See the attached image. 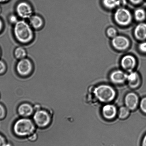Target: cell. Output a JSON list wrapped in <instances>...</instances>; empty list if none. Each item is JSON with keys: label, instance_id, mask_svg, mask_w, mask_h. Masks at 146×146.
I'll list each match as a JSON object with an SVG mask.
<instances>
[{"label": "cell", "instance_id": "6da1fadb", "mask_svg": "<svg viewBox=\"0 0 146 146\" xmlns=\"http://www.w3.org/2000/svg\"><path fill=\"white\" fill-rule=\"evenodd\" d=\"M37 127L33 121L28 117H21L15 120L12 131L15 136L21 138L28 137L36 131Z\"/></svg>", "mask_w": 146, "mask_h": 146}, {"label": "cell", "instance_id": "7a4b0ae2", "mask_svg": "<svg viewBox=\"0 0 146 146\" xmlns=\"http://www.w3.org/2000/svg\"><path fill=\"white\" fill-rule=\"evenodd\" d=\"M13 33L17 40L21 43H29L33 39V29L24 20L18 21L14 25Z\"/></svg>", "mask_w": 146, "mask_h": 146}, {"label": "cell", "instance_id": "3957f363", "mask_svg": "<svg viewBox=\"0 0 146 146\" xmlns=\"http://www.w3.org/2000/svg\"><path fill=\"white\" fill-rule=\"evenodd\" d=\"M94 93L96 98L103 103L113 101L116 96L114 89L107 85H102L97 86L95 89Z\"/></svg>", "mask_w": 146, "mask_h": 146}, {"label": "cell", "instance_id": "277c9868", "mask_svg": "<svg viewBox=\"0 0 146 146\" xmlns=\"http://www.w3.org/2000/svg\"><path fill=\"white\" fill-rule=\"evenodd\" d=\"M33 118L37 127L46 128L52 122V115L48 110L42 108L35 112Z\"/></svg>", "mask_w": 146, "mask_h": 146}, {"label": "cell", "instance_id": "5b68a950", "mask_svg": "<svg viewBox=\"0 0 146 146\" xmlns=\"http://www.w3.org/2000/svg\"><path fill=\"white\" fill-rule=\"evenodd\" d=\"M16 70L20 77H28L33 70V65L29 59L25 58L19 60L17 63Z\"/></svg>", "mask_w": 146, "mask_h": 146}, {"label": "cell", "instance_id": "8992f818", "mask_svg": "<svg viewBox=\"0 0 146 146\" xmlns=\"http://www.w3.org/2000/svg\"><path fill=\"white\" fill-rule=\"evenodd\" d=\"M115 21L119 25L126 26L132 21V15L130 11L123 7L117 9L114 14Z\"/></svg>", "mask_w": 146, "mask_h": 146}, {"label": "cell", "instance_id": "52a82bcc", "mask_svg": "<svg viewBox=\"0 0 146 146\" xmlns=\"http://www.w3.org/2000/svg\"><path fill=\"white\" fill-rule=\"evenodd\" d=\"M17 16L23 19H29L33 15L32 6L28 3L23 2L18 4L16 7Z\"/></svg>", "mask_w": 146, "mask_h": 146}, {"label": "cell", "instance_id": "ba28073f", "mask_svg": "<svg viewBox=\"0 0 146 146\" xmlns=\"http://www.w3.org/2000/svg\"><path fill=\"white\" fill-rule=\"evenodd\" d=\"M17 111L20 117L28 118L33 115L35 111L32 104L25 102L21 103L18 106Z\"/></svg>", "mask_w": 146, "mask_h": 146}, {"label": "cell", "instance_id": "9c48e42d", "mask_svg": "<svg viewBox=\"0 0 146 146\" xmlns=\"http://www.w3.org/2000/svg\"><path fill=\"white\" fill-rule=\"evenodd\" d=\"M111 44L114 48L117 50H124L129 47L130 42L126 37L122 35H117L113 38Z\"/></svg>", "mask_w": 146, "mask_h": 146}, {"label": "cell", "instance_id": "30bf717a", "mask_svg": "<svg viewBox=\"0 0 146 146\" xmlns=\"http://www.w3.org/2000/svg\"><path fill=\"white\" fill-rule=\"evenodd\" d=\"M136 64L135 58L130 55L123 56L121 60V67L124 70L129 72H132Z\"/></svg>", "mask_w": 146, "mask_h": 146}, {"label": "cell", "instance_id": "8fae6325", "mask_svg": "<svg viewBox=\"0 0 146 146\" xmlns=\"http://www.w3.org/2000/svg\"><path fill=\"white\" fill-rule=\"evenodd\" d=\"M139 102L138 96L135 93H130L126 95L125 98V103L130 110H135Z\"/></svg>", "mask_w": 146, "mask_h": 146}, {"label": "cell", "instance_id": "7c38bea8", "mask_svg": "<svg viewBox=\"0 0 146 146\" xmlns=\"http://www.w3.org/2000/svg\"><path fill=\"white\" fill-rule=\"evenodd\" d=\"M127 75L121 70H116L112 72L110 78L111 81L115 84H122L127 80Z\"/></svg>", "mask_w": 146, "mask_h": 146}, {"label": "cell", "instance_id": "4fadbf2b", "mask_svg": "<svg viewBox=\"0 0 146 146\" xmlns=\"http://www.w3.org/2000/svg\"><path fill=\"white\" fill-rule=\"evenodd\" d=\"M103 115L107 119H112L115 117L117 114V110L113 105L107 104L104 106L102 110Z\"/></svg>", "mask_w": 146, "mask_h": 146}, {"label": "cell", "instance_id": "5bb4252c", "mask_svg": "<svg viewBox=\"0 0 146 146\" xmlns=\"http://www.w3.org/2000/svg\"><path fill=\"white\" fill-rule=\"evenodd\" d=\"M135 36L139 40L146 39V24L141 23L138 24L134 29Z\"/></svg>", "mask_w": 146, "mask_h": 146}, {"label": "cell", "instance_id": "9a60e30c", "mask_svg": "<svg viewBox=\"0 0 146 146\" xmlns=\"http://www.w3.org/2000/svg\"><path fill=\"white\" fill-rule=\"evenodd\" d=\"M29 20V25L33 29H39L43 26V19L39 15H33Z\"/></svg>", "mask_w": 146, "mask_h": 146}, {"label": "cell", "instance_id": "2e32d148", "mask_svg": "<svg viewBox=\"0 0 146 146\" xmlns=\"http://www.w3.org/2000/svg\"><path fill=\"white\" fill-rule=\"evenodd\" d=\"M127 80H128L129 86L132 88H135L139 86L140 80L139 76L135 72H130L127 75Z\"/></svg>", "mask_w": 146, "mask_h": 146}, {"label": "cell", "instance_id": "e0dca14e", "mask_svg": "<svg viewBox=\"0 0 146 146\" xmlns=\"http://www.w3.org/2000/svg\"><path fill=\"white\" fill-rule=\"evenodd\" d=\"M15 57L18 60H21L26 58L27 52L23 47L19 46L15 48L14 51Z\"/></svg>", "mask_w": 146, "mask_h": 146}, {"label": "cell", "instance_id": "ac0fdd59", "mask_svg": "<svg viewBox=\"0 0 146 146\" xmlns=\"http://www.w3.org/2000/svg\"><path fill=\"white\" fill-rule=\"evenodd\" d=\"M134 17L135 19L139 22H141L144 20L146 18V13L144 9L141 8H138L135 11Z\"/></svg>", "mask_w": 146, "mask_h": 146}, {"label": "cell", "instance_id": "d6986e66", "mask_svg": "<svg viewBox=\"0 0 146 146\" xmlns=\"http://www.w3.org/2000/svg\"><path fill=\"white\" fill-rule=\"evenodd\" d=\"M103 4L106 7L109 9H112L119 6V0H103Z\"/></svg>", "mask_w": 146, "mask_h": 146}, {"label": "cell", "instance_id": "ffe728a7", "mask_svg": "<svg viewBox=\"0 0 146 146\" xmlns=\"http://www.w3.org/2000/svg\"><path fill=\"white\" fill-rule=\"evenodd\" d=\"M130 114V110L127 107L120 108L118 112L119 118L124 119L127 118Z\"/></svg>", "mask_w": 146, "mask_h": 146}, {"label": "cell", "instance_id": "44dd1931", "mask_svg": "<svg viewBox=\"0 0 146 146\" xmlns=\"http://www.w3.org/2000/svg\"><path fill=\"white\" fill-rule=\"evenodd\" d=\"M107 33L108 35L110 38H114L117 35V31L114 28H109L107 29Z\"/></svg>", "mask_w": 146, "mask_h": 146}, {"label": "cell", "instance_id": "7402d4cb", "mask_svg": "<svg viewBox=\"0 0 146 146\" xmlns=\"http://www.w3.org/2000/svg\"><path fill=\"white\" fill-rule=\"evenodd\" d=\"M18 16L17 15H12L10 16L9 17V21L11 23L15 25L19 21Z\"/></svg>", "mask_w": 146, "mask_h": 146}, {"label": "cell", "instance_id": "603a6c76", "mask_svg": "<svg viewBox=\"0 0 146 146\" xmlns=\"http://www.w3.org/2000/svg\"><path fill=\"white\" fill-rule=\"evenodd\" d=\"M140 107L142 111L146 113V97L141 100L140 103Z\"/></svg>", "mask_w": 146, "mask_h": 146}, {"label": "cell", "instance_id": "cb8c5ba5", "mask_svg": "<svg viewBox=\"0 0 146 146\" xmlns=\"http://www.w3.org/2000/svg\"><path fill=\"white\" fill-rule=\"evenodd\" d=\"M139 49L140 51L146 53V42H141L139 45Z\"/></svg>", "mask_w": 146, "mask_h": 146}, {"label": "cell", "instance_id": "d4e9b609", "mask_svg": "<svg viewBox=\"0 0 146 146\" xmlns=\"http://www.w3.org/2000/svg\"><path fill=\"white\" fill-rule=\"evenodd\" d=\"M5 108L2 105L0 104V119L5 117Z\"/></svg>", "mask_w": 146, "mask_h": 146}, {"label": "cell", "instance_id": "484cf974", "mask_svg": "<svg viewBox=\"0 0 146 146\" xmlns=\"http://www.w3.org/2000/svg\"><path fill=\"white\" fill-rule=\"evenodd\" d=\"M6 69V66L5 63L0 61V74L2 73L5 72Z\"/></svg>", "mask_w": 146, "mask_h": 146}, {"label": "cell", "instance_id": "4316f807", "mask_svg": "<svg viewBox=\"0 0 146 146\" xmlns=\"http://www.w3.org/2000/svg\"><path fill=\"white\" fill-rule=\"evenodd\" d=\"M7 145L5 138L0 135V146H7Z\"/></svg>", "mask_w": 146, "mask_h": 146}, {"label": "cell", "instance_id": "83f0119b", "mask_svg": "<svg viewBox=\"0 0 146 146\" xmlns=\"http://www.w3.org/2000/svg\"><path fill=\"white\" fill-rule=\"evenodd\" d=\"M119 6L122 7L123 6H124L126 5V2L125 0H119Z\"/></svg>", "mask_w": 146, "mask_h": 146}, {"label": "cell", "instance_id": "f1b7e54d", "mask_svg": "<svg viewBox=\"0 0 146 146\" xmlns=\"http://www.w3.org/2000/svg\"><path fill=\"white\" fill-rule=\"evenodd\" d=\"M143 0H130V2L134 4H138L140 3Z\"/></svg>", "mask_w": 146, "mask_h": 146}, {"label": "cell", "instance_id": "f546056e", "mask_svg": "<svg viewBox=\"0 0 146 146\" xmlns=\"http://www.w3.org/2000/svg\"><path fill=\"white\" fill-rule=\"evenodd\" d=\"M141 146H146V135L143 139L141 143Z\"/></svg>", "mask_w": 146, "mask_h": 146}, {"label": "cell", "instance_id": "4dcf8cb0", "mask_svg": "<svg viewBox=\"0 0 146 146\" xmlns=\"http://www.w3.org/2000/svg\"><path fill=\"white\" fill-rule=\"evenodd\" d=\"M3 27V23L2 21L0 20V31L2 29Z\"/></svg>", "mask_w": 146, "mask_h": 146}, {"label": "cell", "instance_id": "1f68e13d", "mask_svg": "<svg viewBox=\"0 0 146 146\" xmlns=\"http://www.w3.org/2000/svg\"><path fill=\"white\" fill-rule=\"evenodd\" d=\"M9 0H0V3H4L7 2Z\"/></svg>", "mask_w": 146, "mask_h": 146}, {"label": "cell", "instance_id": "d6a6232c", "mask_svg": "<svg viewBox=\"0 0 146 146\" xmlns=\"http://www.w3.org/2000/svg\"><path fill=\"white\" fill-rule=\"evenodd\" d=\"M1 8H0V12H1Z\"/></svg>", "mask_w": 146, "mask_h": 146}]
</instances>
